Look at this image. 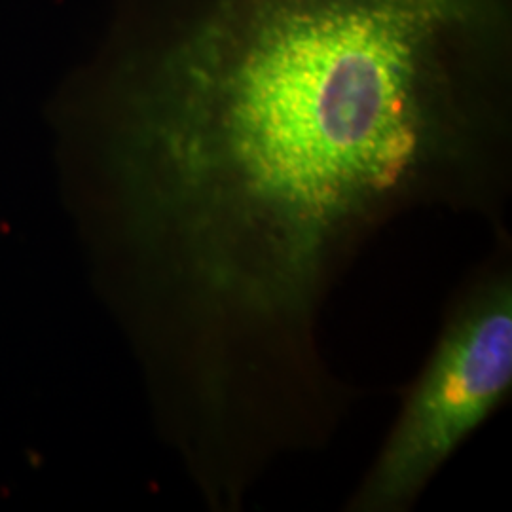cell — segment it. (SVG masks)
<instances>
[{
  "instance_id": "6da1fadb",
  "label": "cell",
  "mask_w": 512,
  "mask_h": 512,
  "mask_svg": "<svg viewBox=\"0 0 512 512\" xmlns=\"http://www.w3.org/2000/svg\"><path fill=\"white\" fill-rule=\"evenodd\" d=\"M137 92L131 122L203 222L327 245L503 165L507 0H184Z\"/></svg>"
},
{
  "instance_id": "7a4b0ae2",
  "label": "cell",
  "mask_w": 512,
  "mask_h": 512,
  "mask_svg": "<svg viewBox=\"0 0 512 512\" xmlns=\"http://www.w3.org/2000/svg\"><path fill=\"white\" fill-rule=\"evenodd\" d=\"M511 385L512 275L499 264L459 296L348 511H406Z\"/></svg>"
}]
</instances>
